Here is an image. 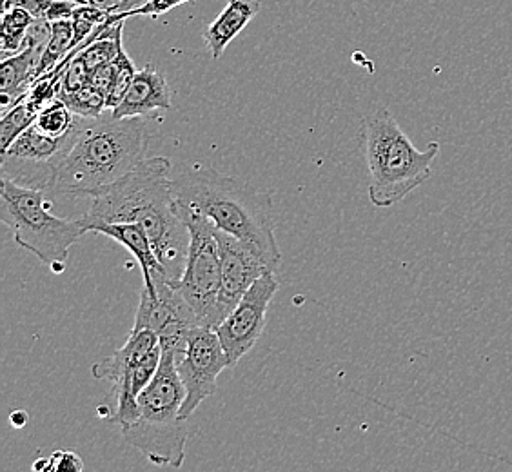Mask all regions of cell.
<instances>
[{"label":"cell","instance_id":"cell-5","mask_svg":"<svg viewBox=\"0 0 512 472\" xmlns=\"http://www.w3.org/2000/svg\"><path fill=\"white\" fill-rule=\"evenodd\" d=\"M186 387L178 374L177 354L162 349L155 378L138 394V418L122 434L126 442L158 467H182L189 438V420L180 418Z\"/></svg>","mask_w":512,"mask_h":472},{"label":"cell","instance_id":"cell-33","mask_svg":"<svg viewBox=\"0 0 512 472\" xmlns=\"http://www.w3.org/2000/svg\"><path fill=\"white\" fill-rule=\"evenodd\" d=\"M75 2H79V4H88L86 0H75Z\"/></svg>","mask_w":512,"mask_h":472},{"label":"cell","instance_id":"cell-25","mask_svg":"<svg viewBox=\"0 0 512 472\" xmlns=\"http://www.w3.org/2000/svg\"><path fill=\"white\" fill-rule=\"evenodd\" d=\"M122 31L124 30H120L119 35L113 37V39L91 40L88 46L84 50H80L77 55L88 64L89 69L111 64L119 53V37L122 35Z\"/></svg>","mask_w":512,"mask_h":472},{"label":"cell","instance_id":"cell-11","mask_svg":"<svg viewBox=\"0 0 512 472\" xmlns=\"http://www.w3.org/2000/svg\"><path fill=\"white\" fill-rule=\"evenodd\" d=\"M158 345L160 338L155 331L131 329L128 342L122 345L119 351L93 365V376L97 380H106L113 385L111 396L115 402V409L111 420L119 423L120 427H126L138 418V398L131 387L133 371L153 349H157Z\"/></svg>","mask_w":512,"mask_h":472},{"label":"cell","instance_id":"cell-16","mask_svg":"<svg viewBox=\"0 0 512 472\" xmlns=\"http://www.w3.org/2000/svg\"><path fill=\"white\" fill-rule=\"evenodd\" d=\"M258 11V0H227L224 10L202 33L213 59L218 60L224 55L227 46L255 19Z\"/></svg>","mask_w":512,"mask_h":472},{"label":"cell","instance_id":"cell-14","mask_svg":"<svg viewBox=\"0 0 512 472\" xmlns=\"http://www.w3.org/2000/svg\"><path fill=\"white\" fill-rule=\"evenodd\" d=\"M160 109H171V89L166 77L153 64H148L137 71L126 97L111 113L115 118L144 117Z\"/></svg>","mask_w":512,"mask_h":472},{"label":"cell","instance_id":"cell-7","mask_svg":"<svg viewBox=\"0 0 512 472\" xmlns=\"http://www.w3.org/2000/svg\"><path fill=\"white\" fill-rule=\"evenodd\" d=\"M180 217L189 229L188 260L178 291L186 298L198 318V324L217 329V304L222 287V256L218 227L191 209L178 206Z\"/></svg>","mask_w":512,"mask_h":472},{"label":"cell","instance_id":"cell-19","mask_svg":"<svg viewBox=\"0 0 512 472\" xmlns=\"http://www.w3.org/2000/svg\"><path fill=\"white\" fill-rule=\"evenodd\" d=\"M33 20L35 19L31 13L20 10V8L4 11V15H2V51L6 57L19 53Z\"/></svg>","mask_w":512,"mask_h":472},{"label":"cell","instance_id":"cell-22","mask_svg":"<svg viewBox=\"0 0 512 472\" xmlns=\"http://www.w3.org/2000/svg\"><path fill=\"white\" fill-rule=\"evenodd\" d=\"M113 69H115V77H113V84L109 89L108 95V109L117 108L122 99L126 97L131 82L137 75V68L133 64V60L129 57L126 50H124V44H122V35L119 37V53L113 60Z\"/></svg>","mask_w":512,"mask_h":472},{"label":"cell","instance_id":"cell-12","mask_svg":"<svg viewBox=\"0 0 512 472\" xmlns=\"http://www.w3.org/2000/svg\"><path fill=\"white\" fill-rule=\"evenodd\" d=\"M276 291L278 282L275 271L260 276L255 284L249 287L246 295L240 298L235 309L215 329L229 356L231 367H235L255 347L260 336L264 335L267 309Z\"/></svg>","mask_w":512,"mask_h":472},{"label":"cell","instance_id":"cell-24","mask_svg":"<svg viewBox=\"0 0 512 472\" xmlns=\"http://www.w3.org/2000/svg\"><path fill=\"white\" fill-rule=\"evenodd\" d=\"M108 17V11L100 10L93 4H77L75 11H73V17H71L73 35H75L73 37V50L84 40L89 39L95 31L99 30V26L106 24Z\"/></svg>","mask_w":512,"mask_h":472},{"label":"cell","instance_id":"cell-3","mask_svg":"<svg viewBox=\"0 0 512 472\" xmlns=\"http://www.w3.org/2000/svg\"><path fill=\"white\" fill-rule=\"evenodd\" d=\"M149 133L142 117L115 118L111 109L88 118L73 148L62 160L55 191L75 198H93L146 160Z\"/></svg>","mask_w":512,"mask_h":472},{"label":"cell","instance_id":"cell-32","mask_svg":"<svg viewBox=\"0 0 512 472\" xmlns=\"http://www.w3.org/2000/svg\"><path fill=\"white\" fill-rule=\"evenodd\" d=\"M11 423L17 425V427H22L26 423V414L22 413V411L11 414Z\"/></svg>","mask_w":512,"mask_h":472},{"label":"cell","instance_id":"cell-21","mask_svg":"<svg viewBox=\"0 0 512 472\" xmlns=\"http://www.w3.org/2000/svg\"><path fill=\"white\" fill-rule=\"evenodd\" d=\"M37 120V113L26 104V100H20L13 108L8 109L0 122V144L2 153L10 148L17 138L31 128Z\"/></svg>","mask_w":512,"mask_h":472},{"label":"cell","instance_id":"cell-6","mask_svg":"<svg viewBox=\"0 0 512 472\" xmlns=\"http://www.w3.org/2000/svg\"><path fill=\"white\" fill-rule=\"evenodd\" d=\"M44 195V191L17 186L2 178L0 218L13 229L17 246L48 264L53 273H62L69 249L88 231L80 218L64 220L51 215Z\"/></svg>","mask_w":512,"mask_h":472},{"label":"cell","instance_id":"cell-13","mask_svg":"<svg viewBox=\"0 0 512 472\" xmlns=\"http://www.w3.org/2000/svg\"><path fill=\"white\" fill-rule=\"evenodd\" d=\"M220 256H222V287L218 295V325L226 318L240 298L246 295L249 287L255 284L260 276L271 273L273 269L267 264L266 258L258 247L240 240L237 236L217 231ZM217 325V327H218Z\"/></svg>","mask_w":512,"mask_h":472},{"label":"cell","instance_id":"cell-2","mask_svg":"<svg viewBox=\"0 0 512 472\" xmlns=\"http://www.w3.org/2000/svg\"><path fill=\"white\" fill-rule=\"evenodd\" d=\"M173 197L227 235L237 236L258 247L273 271L280 266L282 251L275 235L271 198L217 169L198 168L171 180Z\"/></svg>","mask_w":512,"mask_h":472},{"label":"cell","instance_id":"cell-17","mask_svg":"<svg viewBox=\"0 0 512 472\" xmlns=\"http://www.w3.org/2000/svg\"><path fill=\"white\" fill-rule=\"evenodd\" d=\"M39 51L22 48L19 53L10 55L0 64V93L4 113L17 102L26 99L28 91L37 80V68L40 62Z\"/></svg>","mask_w":512,"mask_h":472},{"label":"cell","instance_id":"cell-29","mask_svg":"<svg viewBox=\"0 0 512 472\" xmlns=\"http://www.w3.org/2000/svg\"><path fill=\"white\" fill-rule=\"evenodd\" d=\"M50 471H84V462L80 460V456L77 453L57 451V453H53L50 456V462H48V469H46V472Z\"/></svg>","mask_w":512,"mask_h":472},{"label":"cell","instance_id":"cell-26","mask_svg":"<svg viewBox=\"0 0 512 472\" xmlns=\"http://www.w3.org/2000/svg\"><path fill=\"white\" fill-rule=\"evenodd\" d=\"M186 2H191V0H146L144 4L135 6V8H129V10L120 11V13H111L108 22L109 24H117L122 20L131 19V17H153V19H158V17L166 15L169 11L175 10Z\"/></svg>","mask_w":512,"mask_h":472},{"label":"cell","instance_id":"cell-4","mask_svg":"<svg viewBox=\"0 0 512 472\" xmlns=\"http://www.w3.org/2000/svg\"><path fill=\"white\" fill-rule=\"evenodd\" d=\"M362 135L373 206H396L433 175L440 144L431 142L425 149L416 148L389 109H376L367 115Z\"/></svg>","mask_w":512,"mask_h":472},{"label":"cell","instance_id":"cell-1","mask_svg":"<svg viewBox=\"0 0 512 472\" xmlns=\"http://www.w3.org/2000/svg\"><path fill=\"white\" fill-rule=\"evenodd\" d=\"M171 162L166 157H148L129 175L91 198L82 226L128 222L148 233L151 246L168 278L178 286L189 251V229L180 217L168 178Z\"/></svg>","mask_w":512,"mask_h":472},{"label":"cell","instance_id":"cell-30","mask_svg":"<svg viewBox=\"0 0 512 472\" xmlns=\"http://www.w3.org/2000/svg\"><path fill=\"white\" fill-rule=\"evenodd\" d=\"M113 77H115L113 62L111 64H104V66H99V68L91 69V73H89V86H93L102 95H106V99H108L109 89H111V84H113Z\"/></svg>","mask_w":512,"mask_h":472},{"label":"cell","instance_id":"cell-15","mask_svg":"<svg viewBox=\"0 0 512 472\" xmlns=\"http://www.w3.org/2000/svg\"><path fill=\"white\" fill-rule=\"evenodd\" d=\"M89 233L109 236L117 240L120 246L126 247L140 266L142 276H144V287L148 291H153V286L160 280H168V273L164 266L160 264L155 249L151 246L148 233L137 226V224H128V222H115V224H97L89 227ZM173 284V282H171Z\"/></svg>","mask_w":512,"mask_h":472},{"label":"cell","instance_id":"cell-28","mask_svg":"<svg viewBox=\"0 0 512 472\" xmlns=\"http://www.w3.org/2000/svg\"><path fill=\"white\" fill-rule=\"evenodd\" d=\"M51 4L53 0H2V11L20 8L31 13L33 19H46Z\"/></svg>","mask_w":512,"mask_h":472},{"label":"cell","instance_id":"cell-34","mask_svg":"<svg viewBox=\"0 0 512 472\" xmlns=\"http://www.w3.org/2000/svg\"><path fill=\"white\" fill-rule=\"evenodd\" d=\"M129 2H131V4H133V6H138V4H135V0H129Z\"/></svg>","mask_w":512,"mask_h":472},{"label":"cell","instance_id":"cell-8","mask_svg":"<svg viewBox=\"0 0 512 472\" xmlns=\"http://www.w3.org/2000/svg\"><path fill=\"white\" fill-rule=\"evenodd\" d=\"M86 122L88 118L77 115L73 129L68 135L59 138L42 133L33 124L2 153V178L17 186L37 189L44 193L55 191L60 164L68 155L69 149L73 148Z\"/></svg>","mask_w":512,"mask_h":472},{"label":"cell","instance_id":"cell-27","mask_svg":"<svg viewBox=\"0 0 512 472\" xmlns=\"http://www.w3.org/2000/svg\"><path fill=\"white\" fill-rule=\"evenodd\" d=\"M59 73L60 79H62L60 80V97H62V95L73 93L89 84L91 69L88 68V64L84 60L80 59L79 55H75L64 66V69H60Z\"/></svg>","mask_w":512,"mask_h":472},{"label":"cell","instance_id":"cell-20","mask_svg":"<svg viewBox=\"0 0 512 472\" xmlns=\"http://www.w3.org/2000/svg\"><path fill=\"white\" fill-rule=\"evenodd\" d=\"M77 115L68 108V104L62 99H55L48 106L40 109L35 126L50 135V137H64L75 126Z\"/></svg>","mask_w":512,"mask_h":472},{"label":"cell","instance_id":"cell-18","mask_svg":"<svg viewBox=\"0 0 512 472\" xmlns=\"http://www.w3.org/2000/svg\"><path fill=\"white\" fill-rule=\"evenodd\" d=\"M73 24L71 20H59L53 22V31L51 39L46 46V50L40 57L39 68H37V80L50 73L59 66L62 60L66 59L69 51L73 50Z\"/></svg>","mask_w":512,"mask_h":472},{"label":"cell","instance_id":"cell-23","mask_svg":"<svg viewBox=\"0 0 512 472\" xmlns=\"http://www.w3.org/2000/svg\"><path fill=\"white\" fill-rule=\"evenodd\" d=\"M60 99L68 104V108L84 118H99L108 111V99L100 91L86 84L84 88L77 89L68 95H62Z\"/></svg>","mask_w":512,"mask_h":472},{"label":"cell","instance_id":"cell-10","mask_svg":"<svg viewBox=\"0 0 512 472\" xmlns=\"http://www.w3.org/2000/svg\"><path fill=\"white\" fill-rule=\"evenodd\" d=\"M197 325L200 324L195 311L175 284L160 280L153 291L142 287L133 329L155 331L162 349L177 354V362L186 351L191 329Z\"/></svg>","mask_w":512,"mask_h":472},{"label":"cell","instance_id":"cell-9","mask_svg":"<svg viewBox=\"0 0 512 472\" xmlns=\"http://www.w3.org/2000/svg\"><path fill=\"white\" fill-rule=\"evenodd\" d=\"M231 367L224 345L213 327L197 325L188 336L186 351L178 358L177 369L186 387L180 418L189 420L200 404L217 391L218 376Z\"/></svg>","mask_w":512,"mask_h":472},{"label":"cell","instance_id":"cell-31","mask_svg":"<svg viewBox=\"0 0 512 472\" xmlns=\"http://www.w3.org/2000/svg\"><path fill=\"white\" fill-rule=\"evenodd\" d=\"M86 2L97 6L100 10L108 11L109 15L129 10V8H135L129 0H86Z\"/></svg>","mask_w":512,"mask_h":472}]
</instances>
